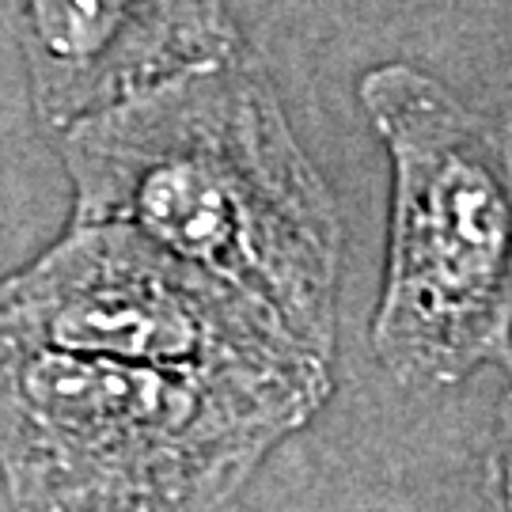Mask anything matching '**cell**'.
<instances>
[{
	"label": "cell",
	"mask_w": 512,
	"mask_h": 512,
	"mask_svg": "<svg viewBox=\"0 0 512 512\" xmlns=\"http://www.w3.org/2000/svg\"><path fill=\"white\" fill-rule=\"evenodd\" d=\"M54 133L69 220H126L334 357L342 213L255 54L239 46Z\"/></svg>",
	"instance_id": "1"
},
{
	"label": "cell",
	"mask_w": 512,
	"mask_h": 512,
	"mask_svg": "<svg viewBox=\"0 0 512 512\" xmlns=\"http://www.w3.org/2000/svg\"><path fill=\"white\" fill-rule=\"evenodd\" d=\"M315 414L266 387L0 334V482L16 509H217Z\"/></svg>",
	"instance_id": "2"
},
{
	"label": "cell",
	"mask_w": 512,
	"mask_h": 512,
	"mask_svg": "<svg viewBox=\"0 0 512 512\" xmlns=\"http://www.w3.org/2000/svg\"><path fill=\"white\" fill-rule=\"evenodd\" d=\"M357 103L391 160L376 361L410 391L512 376V114L403 61L368 69Z\"/></svg>",
	"instance_id": "3"
},
{
	"label": "cell",
	"mask_w": 512,
	"mask_h": 512,
	"mask_svg": "<svg viewBox=\"0 0 512 512\" xmlns=\"http://www.w3.org/2000/svg\"><path fill=\"white\" fill-rule=\"evenodd\" d=\"M0 334L266 387L315 410L334 391L330 357L266 300L126 220H69L42 255L0 277Z\"/></svg>",
	"instance_id": "4"
},
{
	"label": "cell",
	"mask_w": 512,
	"mask_h": 512,
	"mask_svg": "<svg viewBox=\"0 0 512 512\" xmlns=\"http://www.w3.org/2000/svg\"><path fill=\"white\" fill-rule=\"evenodd\" d=\"M8 27L46 129L239 50L228 0H8Z\"/></svg>",
	"instance_id": "5"
},
{
	"label": "cell",
	"mask_w": 512,
	"mask_h": 512,
	"mask_svg": "<svg viewBox=\"0 0 512 512\" xmlns=\"http://www.w3.org/2000/svg\"><path fill=\"white\" fill-rule=\"evenodd\" d=\"M490 501L501 509H512V387L501 403L494 452H490Z\"/></svg>",
	"instance_id": "6"
}]
</instances>
